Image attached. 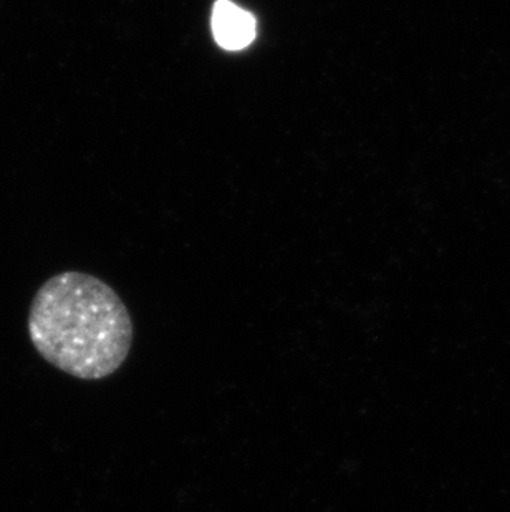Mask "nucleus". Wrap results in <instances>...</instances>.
<instances>
[{
    "label": "nucleus",
    "mask_w": 510,
    "mask_h": 512,
    "mask_svg": "<svg viewBox=\"0 0 510 512\" xmlns=\"http://www.w3.org/2000/svg\"><path fill=\"white\" fill-rule=\"evenodd\" d=\"M29 337L45 362L80 380L118 372L133 347V320L120 295L98 277H50L29 310Z\"/></svg>",
    "instance_id": "nucleus-1"
},
{
    "label": "nucleus",
    "mask_w": 510,
    "mask_h": 512,
    "mask_svg": "<svg viewBox=\"0 0 510 512\" xmlns=\"http://www.w3.org/2000/svg\"><path fill=\"white\" fill-rule=\"evenodd\" d=\"M211 29L221 49L239 52L247 49L257 37V19L231 0H217L212 7Z\"/></svg>",
    "instance_id": "nucleus-2"
}]
</instances>
